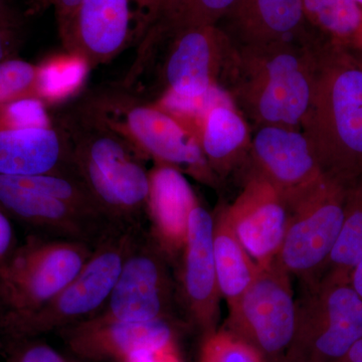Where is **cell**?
Returning <instances> with one entry per match:
<instances>
[{
	"mask_svg": "<svg viewBox=\"0 0 362 362\" xmlns=\"http://www.w3.org/2000/svg\"><path fill=\"white\" fill-rule=\"evenodd\" d=\"M213 230V214L197 202L188 221L176 281L178 304L190 321L206 334L216 330L223 298L216 277Z\"/></svg>",
	"mask_w": 362,
	"mask_h": 362,
	"instance_id": "12",
	"label": "cell"
},
{
	"mask_svg": "<svg viewBox=\"0 0 362 362\" xmlns=\"http://www.w3.org/2000/svg\"><path fill=\"white\" fill-rule=\"evenodd\" d=\"M307 23L329 45L362 54V7L356 0H303Z\"/></svg>",
	"mask_w": 362,
	"mask_h": 362,
	"instance_id": "24",
	"label": "cell"
},
{
	"mask_svg": "<svg viewBox=\"0 0 362 362\" xmlns=\"http://www.w3.org/2000/svg\"><path fill=\"white\" fill-rule=\"evenodd\" d=\"M250 151L254 173L277 188L286 202L308 192L325 176L303 131L296 128L259 126Z\"/></svg>",
	"mask_w": 362,
	"mask_h": 362,
	"instance_id": "13",
	"label": "cell"
},
{
	"mask_svg": "<svg viewBox=\"0 0 362 362\" xmlns=\"http://www.w3.org/2000/svg\"><path fill=\"white\" fill-rule=\"evenodd\" d=\"M173 37L163 66L164 92L199 97L218 84L232 42L218 25L183 28Z\"/></svg>",
	"mask_w": 362,
	"mask_h": 362,
	"instance_id": "16",
	"label": "cell"
},
{
	"mask_svg": "<svg viewBox=\"0 0 362 362\" xmlns=\"http://www.w3.org/2000/svg\"><path fill=\"white\" fill-rule=\"evenodd\" d=\"M81 361L144 362L177 349L173 321L123 322L92 317L59 331Z\"/></svg>",
	"mask_w": 362,
	"mask_h": 362,
	"instance_id": "11",
	"label": "cell"
},
{
	"mask_svg": "<svg viewBox=\"0 0 362 362\" xmlns=\"http://www.w3.org/2000/svg\"><path fill=\"white\" fill-rule=\"evenodd\" d=\"M54 119L47 106L37 98H23L0 108V131L51 127Z\"/></svg>",
	"mask_w": 362,
	"mask_h": 362,
	"instance_id": "30",
	"label": "cell"
},
{
	"mask_svg": "<svg viewBox=\"0 0 362 362\" xmlns=\"http://www.w3.org/2000/svg\"><path fill=\"white\" fill-rule=\"evenodd\" d=\"M251 140L246 120L235 105H218L207 114L199 144L211 173L226 175L242 160Z\"/></svg>",
	"mask_w": 362,
	"mask_h": 362,
	"instance_id": "21",
	"label": "cell"
},
{
	"mask_svg": "<svg viewBox=\"0 0 362 362\" xmlns=\"http://www.w3.org/2000/svg\"><path fill=\"white\" fill-rule=\"evenodd\" d=\"M346 183L325 175L315 187L287 202L289 221L275 262L309 282L318 277L341 230Z\"/></svg>",
	"mask_w": 362,
	"mask_h": 362,
	"instance_id": "8",
	"label": "cell"
},
{
	"mask_svg": "<svg viewBox=\"0 0 362 362\" xmlns=\"http://www.w3.org/2000/svg\"><path fill=\"white\" fill-rule=\"evenodd\" d=\"M131 0H81L59 28L65 51L77 54L90 68L109 63L131 37Z\"/></svg>",
	"mask_w": 362,
	"mask_h": 362,
	"instance_id": "17",
	"label": "cell"
},
{
	"mask_svg": "<svg viewBox=\"0 0 362 362\" xmlns=\"http://www.w3.org/2000/svg\"><path fill=\"white\" fill-rule=\"evenodd\" d=\"M187 0H136L139 11V33L141 45L138 56H147L158 40L164 26L180 11Z\"/></svg>",
	"mask_w": 362,
	"mask_h": 362,
	"instance_id": "26",
	"label": "cell"
},
{
	"mask_svg": "<svg viewBox=\"0 0 362 362\" xmlns=\"http://www.w3.org/2000/svg\"><path fill=\"white\" fill-rule=\"evenodd\" d=\"M341 362H362V339L351 347Z\"/></svg>",
	"mask_w": 362,
	"mask_h": 362,
	"instance_id": "37",
	"label": "cell"
},
{
	"mask_svg": "<svg viewBox=\"0 0 362 362\" xmlns=\"http://www.w3.org/2000/svg\"><path fill=\"white\" fill-rule=\"evenodd\" d=\"M221 21L235 45L311 42L303 0H237Z\"/></svg>",
	"mask_w": 362,
	"mask_h": 362,
	"instance_id": "19",
	"label": "cell"
},
{
	"mask_svg": "<svg viewBox=\"0 0 362 362\" xmlns=\"http://www.w3.org/2000/svg\"><path fill=\"white\" fill-rule=\"evenodd\" d=\"M6 356L7 362H71L37 338L6 342Z\"/></svg>",
	"mask_w": 362,
	"mask_h": 362,
	"instance_id": "31",
	"label": "cell"
},
{
	"mask_svg": "<svg viewBox=\"0 0 362 362\" xmlns=\"http://www.w3.org/2000/svg\"><path fill=\"white\" fill-rule=\"evenodd\" d=\"M141 228H113L105 235L70 284L14 327L4 338L6 342L59 332L97 315L108 301L124 259Z\"/></svg>",
	"mask_w": 362,
	"mask_h": 362,
	"instance_id": "6",
	"label": "cell"
},
{
	"mask_svg": "<svg viewBox=\"0 0 362 362\" xmlns=\"http://www.w3.org/2000/svg\"><path fill=\"white\" fill-rule=\"evenodd\" d=\"M362 259V173L346 183L341 230L329 258L315 280L349 282Z\"/></svg>",
	"mask_w": 362,
	"mask_h": 362,
	"instance_id": "23",
	"label": "cell"
},
{
	"mask_svg": "<svg viewBox=\"0 0 362 362\" xmlns=\"http://www.w3.org/2000/svg\"><path fill=\"white\" fill-rule=\"evenodd\" d=\"M16 235L11 218L0 209V266L16 251Z\"/></svg>",
	"mask_w": 362,
	"mask_h": 362,
	"instance_id": "32",
	"label": "cell"
},
{
	"mask_svg": "<svg viewBox=\"0 0 362 362\" xmlns=\"http://www.w3.org/2000/svg\"><path fill=\"white\" fill-rule=\"evenodd\" d=\"M177 304L171 262L143 228L124 259L108 301L94 317L123 322L173 321Z\"/></svg>",
	"mask_w": 362,
	"mask_h": 362,
	"instance_id": "9",
	"label": "cell"
},
{
	"mask_svg": "<svg viewBox=\"0 0 362 362\" xmlns=\"http://www.w3.org/2000/svg\"><path fill=\"white\" fill-rule=\"evenodd\" d=\"M90 66L77 54L65 52L37 64V98L47 106L63 103L84 85Z\"/></svg>",
	"mask_w": 362,
	"mask_h": 362,
	"instance_id": "25",
	"label": "cell"
},
{
	"mask_svg": "<svg viewBox=\"0 0 362 362\" xmlns=\"http://www.w3.org/2000/svg\"><path fill=\"white\" fill-rule=\"evenodd\" d=\"M83 100L112 129L123 136L145 158L211 183L213 173L199 142L165 111L133 95L127 88L110 87Z\"/></svg>",
	"mask_w": 362,
	"mask_h": 362,
	"instance_id": "5",
	"label": "cell"
},
{
	"mask_svg": "<svg viewBox=\"0 0 362 362\" xmlns=\"http://www.w3.org/2000/svg\"><path fill=\"white\" fill-rule=\"evenodd\" d=\"M300 362H314V361H300Z\"/></svg>",
	"mask_w": 362,
	"mask_h": 362,
	"instance_id": "41",
	"label": "cell"
},
{
	"mask_svg": "<svg viewBox=\"0 0 362 362\" xmlns=\"http://www.w3.org/2000/svg\"><path fill=\"white\" fill-rule=\"evenodd\" d=\"M223 69L232 81L233 102L259 126L301 128L315 87L312 42L232 45Z\"/></svg>",
	"mask_w": 362,
	"mask_h": 362,
	"instance_id": "2",
	"label": "cell"
},
{
	"mask_svg": "<svg viewBox=\"0 0 362 362\" xmlns=\"http://www.w3.org/2000/svg\"><path fill=\"white\" fill-rule=\"evenodd\" d=\"M37 65L16 58L0 62V108L16 100L37 98Z\"/></svg>",
	"mask_w": 362,
	"mask_h": 362,
	"instance_id": "28",
	"label": "cell"
},
{
	"mask_svg": "<svg viewBox=\"0 0 362 362\" xmlns=\"http://www.w3.org/2000/svg\"><path fill=\"white\" fill-rule=\"evenodd\" d=\"M362 339V302L349 282H301L290 361L341 362Z\"/></svg>",
	"mask_w": 362,
	"mask_h": 362,
	"instance_id": "7",
	"label": "cell"
},
{
	"mask_svg": "<svg viewBox=\"0 0 362 362\" xmlns=\"http://www.w3.org/2000/svg\"><path fill=\"white\" fill-rule=\"evenodd\" d=\"M18 47L16 25L0 23V62L13 58Z\"/></svg>",
	"mask_w": 362,
	"mask_h": 362,
	"instance_id": "33",
	"label": "cell"
},
{
	"mask_svg": "<svg viewBox=\"0 0 362 362\" xmlns=\"http://www.w3.org/2000/svg\"><path fill=\"white\" fill-rule=\"evenodd\" d=\"M95 246L33 235L0 266V335L56 297L80 273Z\"/></svg>",
	"mask_w": 362,
	"mask_h": 362,
	"instance_id": "4",
	"label": "cell"
},
{
	"mask_svg": "<svg viewBox=\"0 0 362 362\" xmlns=\"http://www.w3.org/2000/svg\"><path fill=\"white\" fill-rule=\"evenodd\" d=\"M357 2H358L359 4H361L362 7V0H356Z\"/></svg>",
	"mask_w": 362,
	"mask_h": 362,
	"instance_id": "40",
	"label": "cell"
},
{
	"mask_svg": "<svg viewBox=\"0 0 362 362\" xmlns=\"http://www.w3.org/2000/svg\"><path fill=\"white\" fill-rule=\"evenodd\" d=\"M349 284L362 302V259L350 272Z\"/></svg>",
	"mask_w": 362,
	"mask_h": 362,
	"instance_id": "35",
	"label": "cell"
},
{
	"mask_svg": "<svg viewBox=\"0 0 362 362\" xmlns=\"http://www.w3.org/2000/svg\"><path fill=\"white\" fill-rule=\"evenodd\" d=\"M213 245L218 287L230 307L254 282L259 267L233 232L223 209L214 216Z\"/></svg>",
	"mask_w": 362,
	"mask_h": 362,
	"instance_id": "22",
	"label": "cell"
},
{
	"mask_svg": "<svg viewBox=\"0 0 362 362\" xmlns=\"http://www.w3.org/2000/svg\"><path fill=\"white\" fill-rule=\"evenodd\" d=\"M52 0H30V11L33 13H39L52 6Z\"/></svg>",
	"mask_w": 362,
	"mask_h": 362,
	"instance_id": "38",
	"label": "cell"
},
{
	"mask_svg": "<svg viewBox=\"0 0 362 362\" xmlns=\"http://www.w3.org/2000/svg\"><path fill=\"white\" fill-rule=\"evenodd\" d=\"M323 173L347 183L362 173V59L316 49L315 87L303 124Z\"/></svg>",
	"mask_w": 362,
	"mask_h": 362,
	"instance_id": "3",
	"label": "cell"
},
{
	"mask_svg": "<svg viewBox=\"0 0 362 362\" xmlns=\"http://www.w3.org/2000/svg\"><path fill=\"white\" fill-rule=\"evenodd\" d=\"M199 362H265L263 356L228 329L206 334Z\"/></svg>",
	"mask_w": 362,
	"mask_h": 362,
	"instance_id": "27",
	"label": "cell"
},
{
	"mask_svg": "<svg viewBox=\"0 0 362 362\" xmlns=\"http://www.w3.org/2000/svg\"><path fill=\"white\" fill-rule=\"evenodd\" d=\"M71 362H77V361H71Z\"/></svg>",
	"mask_w": 362,
	"mask_h": 362,
	"instance_id": "42",
	"label": "cell"
},
{
	"mask_svg": "<svg viewBox=\"0 0 362 362\" xmlns=\"http://www.w3.org/2000/svg\"><path fill=\"white\" fill-rule=\"evenodd\" d=\"M68 136L74 168L114 228H143L149 194L145 157L81 100L54 117Z\"/></svg>",
	"mask_w": 362,
	"mask_h": 362,
	"instance_id": "1",
	"label": "cell"
},
{
	"mask_svg": "<svg viewBox=\"0 0 362 362\" xmlns=\"http://www.w3.org/2000/svg\"><path fill=\"white\" fill-rule=\"evenodd\" d=\"M237 0H187L159 35H171L183 28L218 25Z\"/></svg>",
	"mask_w": 362,
	"mask_h": 362,
	"instance_id": "29",
	"label": "cell"
},
{
	"mask_svg": "<svg viewBox=\"0 0 362 362\" xmlns=\"http://www.w3.org/2000/svg\"><path fill=\"white\" fill-rule=\"evenodd\" d=\"M169 362H182V361H181L180 356H178L175 357V358L171 359Z\"/></svg>",
	"mask_w": 362,
	"mask_h": 362,
	"instance_id": "39",
	"label": "cell"
},
{
	"mask_svg": "<svg viewBox=\"0 0 362 362\" xmlns=\"http://www.w3.org/2000/svg\"><path fill=\"white\" fill-rule=\"evenodd\" d=\"M47 173L77 175L68 136L58 124L45 128L0 131V175Z\"/></svg>",
	"mask_w": 362,
	"mask_h": 362,
	"instance_id": "20",
	"label": "cell"
},
{
	"mask_svg": "<svg viewBox=\"0 0 362 362\" xmlns=\"http://www.w3.org/2000/svg\"><path fill=\"white\" fill-rule=\"evenodd\" d=\"M225 214L233 232L259 267L277 258L289 221V209L277 188L252 173Z\"/></svg>",
	"mask_w": 362,
	"mask_h": 362,
	"instance_id": "14",
	"label": "cell"
},
{
	"mask_svg": "<svg viewBox=\"0 0 362 362\" xmlns=\"http://www.w3.org/2000/svg\"><path fill=\"white\" fill-rule=\"evenodd\" d=\"M0 209L42 237L81 240L96 246L112 228L65 202L42 194L16 176L0 175Z\"/></svg>",
	"mask_w": 362,
	"mask_h": 362,
	"instance_id": "15",
	"label": "cell"
},
{
	"mask_svg": "<svg viewBox=\"0 0 362 362\" xmlns=\"http://www.w3.org/2000/svg\"><path fill=\"white\" fill-rule=\"evenodd\" d=\"M0 23L16 25V18L8 4V0H0Z\"/></svg>",
	"mask_w": 362,
	"mask_h": 362,
	"instance_id": "36",
	"label": "cell"
},
{
	"mask_svg": "<svg viewBox=\"0 0 362 362\" xmlns=\"http://www.w3.org/2000/svg\"><path fill=\"white\" fill-rule=\"evenodd\" d=\"M80 1L81 0H52V6L56 13L59 28L65 25Z\"/></svg>",
	"mask_w": 362,
	"mask_h": 362,
	"instance_id": "34",
	"label": "cell"
},
{
	"mask_svg": "<svg viewBox=\"0 0 362 362\" xmlns=\"http://www.w3.org/2000/svg\"><path fill=\"white\" fill-rule=\"evenodd\" d=\"M228 330L259 354L276 357L289 349L296 326L291 275L274 261L259 267L246 292L228 307Z\"/></svg>",
	"mask_w": 362,
	"mask_h": 362,
	"instance_id": "10",
	"label": "cell"
},
{
	"mask_svg": "<svg viewBox=\"0 0 362 362\" xmlns=\"http://www.w3.org/2000/svg\"><path fill=\"white\" fill-rule=\"evenodd\" d=\"M197 202L194 189L178 169L156 164L149 170L148 233L171 264L178 261L185 247L190 214Z\"/></svg>",
	"mask_w": 362,
	"mask_h": 362,
	"instance_id": "18",
	"label": "cell"
}]
</instances>
